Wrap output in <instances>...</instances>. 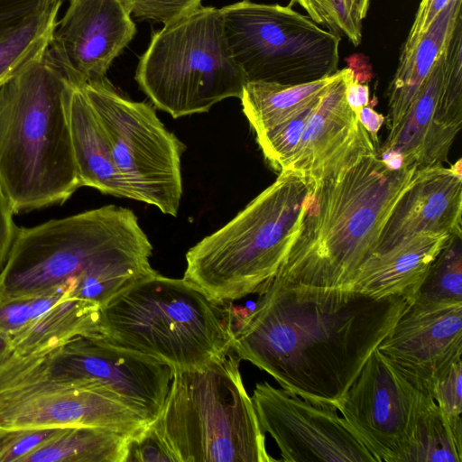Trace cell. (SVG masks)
<instances>
[{
	"label": "cell",
	"mask_w": 462,
	"mask_h": 462,
	"mask_svg": "<svg viewBox=\"0 0 462 462\" xmlns=\"http://www.w3.org/2000/svg\"><path fill=\"white\" fill-rule=\"evenodd\" d=\"M152 245L129 208L106 205L32 227H18L0 270V296L39 294L69 280L71 297L101 309L158 273Z\"/></svg>",
	"instance_id": "7a4b0ae2"
},
{
	"label": "cell",
	"mask_w": 462,
	"mask_h": 462,
	"mask_svg": "<svg viewBox=\"0 0 462 462\" xmlns=\"http://www.w3.org/2000/svg\"><path fill=\"white\" fill-rule=\"evenodd\" d=\"M73 280L44 292L21 297L0 296V335L9 339L19 333L55 304L70 298Z\"/></svg>",
	"instance_id": "f1b7e54d"
},
{
	"label": "cell",
	"mask_w": 462,
	"mask_h": 462,
	"mask_svg": "<svg viewBox=\"0 0 462 462\" xmlns=\"http://www.w3.org/2000/svg\"><path fill=\"white\" fill-rule=\"evenodd\" d=\"M174 461L175 457L151 423L139 435L130 438L125 462Z\"/></svg>",
	"instance_id": "d6a6232c"
},
{
	"label": "cell",
	"mask_w": 462,
	"mask_h": 462,
	"mask_svg": "<svg viewBox=\"0 0 462 462\" xmlns=\"http://www.w3.org/2000/svg\"><path fill=\"white\" fill-rule=\"evenodd\" d=\"M258 295L231 348L289 393L336 405L411 303L274 277Z\"/></svg>",
	"instance_id": "6da1fadb"
},
{
	"label": "cell",
	"mask_w": 462,
	"mask_h": 462,
	"mask_svg": "<svg viewBox=\"0 0 462 462\" xmlns=\"http://www.w3.org/2000/svg\"><path fill=\"white\" fill-rule=\"evenodd\" d=\"M15 433L14 431H9L0 429V453L5 448V446L11 441L12 438Z\"/></svg>",
	"instance_id": "7bdbcfd3"
},
{
	"label": "cell",
	"mask_w": 462,
	"mask_h": 462,
	"mask_svg": "<svg viewBox=\"0 0 462 462\" xmlns=\"http://www.w3.org/2000/svg\"><path fill=\"white\" fill-rule=\"evenodd\" d=\"M67 82L46 51L0 88V189L14 213L62 204L81 187Z\"/></svg>",
	"instance_id": "277c9868"
},
{
	"label": "cell",
	"mask_w": 462,
	"mask_h": 462,
	"mask_svg": "<svg viewBox=\"0 0 462 462\" xmlns=\"http://www.w3.org/2000/svg\"><path fill=\"white\" fill-rule=\"evenodd\" d=\"M413 301L462 302V236H453L431 264Z\"/></svg>",
	"instance_id": "83f0119b"
},
{
	"label": "cell",
	"mask_w": 462,
	"mask_h": 462,
	"mask_svg": "<svg viewBox=\"0 0 462 462\" xmlns=\"http://www.w3.org/2000/svg\"><path fill=\"white\" fill-rule=\"evenodd\" d=\"M320 100L307 106L292 118L256 135L259 147L273 169L280 172L287 167L301 139L306 124Z\"/></svg>",
	"instance_id": "f546056e"
},
{
	"label": "cell",
	"mask_w": 462,
	"mask_h": 462,
	"mask_svg": "<svg viewBox=\"0 0 462 462\" xmlns=\"http://www.w3.org/2000/svg\"><path fill=\"white\" fill-rule=\"evenodd\" d=\"M310 188L299 172L280 171L234 218L187 252L182 279L218 302L258 294L300 231Z\"/></svg>",
	"instance_id": "8992f818"
},
{
	"label": "cell",
	"mask_w": 462,
	"mask_h": 462,
	"mask_svg": "<svg viewBox=\"0 0 462 462\" xmlns=\"http://www.w3.org/2000/svg\"><path fill=\"white\" fill-rule=\"evenodd\" d=\"M432 398L443 414L450 420H461L462 359L455 362L436 383Z\"/></svg>",
	"instance_id": "1f68e13d"
},
{
	"label": "cell",
	"mask_w": 462,
	"mask_h": 462,
	"mask_svg": "<svg viewBox=\"0 0 462 462\" xmlns=\"http://www.w3.org/2000/svg\"><path fill=\"white\" fill-rule=\"evenodd\" d=\"M462 0H451L414 49L399 63L388 88L387 125L394 129L406 116L426 78L462 22Z\"/></svg>",
	"instance_id": "7402d4cb"
},
{
	"label": "cell",
	"mask_w": 462,
	"mask_h": 462,
	"mask_svg": "<svg viewBox=\"0 0 462 462\" xmlns=\"http://www.w3.org/2000/svg\"><path fill=\"white\" fill-rule=\"evenodd\" d=\"M82 87L105 130L128 199L177 217L185 145L166 129L153 106L121 95L106 77Z\"/></svg>",
	"instance_id": "8fae6325"
},
{
	"label": "cell",
	"mask_w": 462,
	"mask_h": 462,
	"mask_svg": "<svg viewBox=\"0 0 462 462\" xmlns=\"http://www.w3.org/2000/svg\"><path fill=\"white\" fill-rule=\"evenodd\" d=\"M416 165L390 170L379 154L317 181L300 231L274 278L319 288H346L376 249L393 208L411 186Z\"/></svg>",
	"instance_id": "3957f363"
},
{
	"label": "cell",
	"mask_w": 462,
	"mask_h": 462,
	"mask_svg": "<svg viewBox=\"0 0 462 462\" xmlns=\"http://www.w3.org/2000/svg\"><path fill=\"white\" fill-rule=\"evenodd\" d=\"M63 3H54L0 32V88L46 53Z\"/></svg>",
	"instance_id": "484cf974"
},
{
	"label": "cell",
	"mask_w": 462,
	"mask_h": 462,
	"mask_svg": "<svg viewBox=\"0 0 462 462\" xmlns=\"http://www.w3.org/2000/svg\"><path fill=\"white\" fill-rule=\"evenodd\" d=\"M101 307L85 300L67 298L8 339L13 351L38 354L74 337L99 334Z\"/></svg>",
	"instance_id": "cb8c5ba5"
},
{
	"label": "cell",
	"mask_w": 462,
	"mask_h": 462,
	"mask_svg": "<svg viewBox=\"0 0 462 462\" xmlns=\"http://www.w3.org/2000/svg\"><path fill=\"white\" fill-rule=\"evenodd\" d=\"M298 3L318 24L326 26L329 31L339 34V23L337 13L329 0H291Z\"/></svg>",
	"instance_id": "74e56055"
},
{
	"label": "cell",
	"mask_w": 462,
	"mask_h": 462,
	"mask_svg": "<svg viewBox=\"0 0 462 462\" xmlns=\"http://www.w3.org/2000/svg\"><path fill=\"white\" fill-rule=\"evenodd\" d=\"M82 83L68 78L66 87L69 128L81 187L128 199L115 168L106 134Z\"/></svg>",
	"instance_id": "44dd1931"
},
{
	"label": "cell",
	"mask_w": 462,
	"mask_h": 462,
	"mask_svg": "<svg viewBox=\"0 0 462 462\" xmlns=\"http://www.w3.org/2000/svg\"><path fill=\"white\" fill-rule=\"evenodd\" d=\"M59 1L66 0H0V32Z\"/></svg>",
	"instance_id": "d590c367"
},
{
	"label": "cell",
	"mask_w": 462,
	"mask_h": 462,
	"mask_svg": "<svg viewBox=\"0 0 462 462\" xmlns=\"http://www.w3.org/2000/svg\"><path fill=\"white\" fill-rule=\"evenodd\" d=\"M241 359L230 348L202 369L172 371L162 408L151 422L175 462H272Z\"/></svg>",
	"instance_id": "52a82bcc"
},
{
	"label": "cell",
	"mask_w": 462,
	"mask_h": 462,
	"mask_svg": "<svg viewBox=\"0 0 462 462\" xmlns=\"http://www.w3.org/2000/svg\"><path fill=\"white\" fill-rule=\"evenodd\" d=\"M131 15L164 25L179 20L201 6L202 0H122Z\"/></svg>",
	"instance_id": "4dcf8cb0"
},
{
	"label": "cell",
	"mask_w": 462,
	"mask_h": 462,
	"mask_svg": "<svg viewBox=\"0 0 462 462\" xmlns=\"http://www.w3.org/2000/svg\"><path fill=\"white\" fill-rule=\"evenodd\" d=\"M451 0H421L413 23L403 43L400 58H405Z\"/></svg>",
	"instance_id": "e575fe53"
},
{
	"label": "cell",
	"mask_w": 462,
	"mask_h": 462,
	"mask_svg": "<svg viewBox=\"0 0 462 462\" xmlns=\"http://www.w3.org/2000/svg\"><path fill=\"white\" fill-rule=\"evenodd\" d=\"M339 73L338 69L331 76L298 85L246 82L240 100L244 114L255 134L292 118L307 106L320 100Z\"/></svg>",
	"instance_id": "603a6c76"
},
{
	"label": "cell",
	"mask_w": 462,
	"mask_h": 462,
	"mask_svg": "<svg viewBox=\"0 0 462 462\" xmlns=\"http://www.w3.org/2000/svg\"><path fill=\"white\" fill-rule=\"evenodd\" d=\"M356 17L362 21L367 14L370 0H348Z\"/></svg>",
	"instance_id": "b9f144b4"
},
{
	"label": "cell",
	"mask_w": 462,
	"mask_h": 462,
	"mask_svg": "<svg viewBox=\"0 0 462 462\" xmlns=\"http://www.w3.org/2000/svg\"><path fill=\"white\" fill-rule=\"evenodd\" d=\"M461 159L418 168L411 186L390 214L374 253H380L420 233L462 236Z\"/></svg>",
	"instance_id": "d6986e66"
},
{
	"label": "cell",
	"mask_w": 462,
	"mask_h": 462,
	"mask_svg": "<svg viewBox=\"0 0 462 462\" xmlns=\"http://www.w3.org/2000/svg\"><path fill=\"white\" fill-rule=\"evenodd\" d=\"M41 354L64 374L105 391L151 422L161 412L172 376L170 366L100 334L79 336Z\"/></svg>",
	"instance_id": "9a60e30c"
},
{
	"label": "cell",
	"mask_w": 462,
	"mask_h": 462,
	"mask_svg": "<svg viewBox=\"0 0 462 462\" xmlns=\"http://www.w3.org/2000/svg\"><path fill=\"white\" fill-rule=\"evenodd\" d=\"M346 101L350 107L359 116L361 109L369 106V88L357 80L351 79L346 87Z\"/></svg>",
	"instance_id": "ab89813d"
},
{
	"label": "cell",
	"mask_w": 462,
	"mask_h": 462,
	"mask_svg": "<svg viewBox=\"0 0 462 462\" xmlns=\"http://www.w3.org/2000/svg\"><path fill=\"white\" fill-rule=\"evenodd\" d=\"M47 53L71 80L106 77L133 40L135 23L122 0H67Z\"/></svg>",
	"instance_id": "e0dca14e"
},
{
	"label": "cell",
	"mask_w": 462,
	"mask_h": 462,
	"mask_svg": "<svg viewBox=\"0 0 462 462\" xmlns=\"http://www.w3.org/2000/svg\"><path fill=\"white\" fill-rule=\"evenodd\" d=\"M219 11L230 52L246 82L298 85L338 70L339 34L291 5L243 0Z\"/></svg>",
	"instance_id": "9c48e42d"
},
{
	"label": "cell",
	"mask_w": 462,
	"mask_h": 462,
	"mask_svg": "<svg viewBox=\"0 0 462 462\" xmlns=\"http://www.w3.org/2000/svg\"><path fill=\"white\" fill-rule=\"evenodd\" d=\"M453 237L420 233L370 255L346 288L374 298L402 297L413 301L431 264Z\"/></svg>",
	"instance_id": "ffe728a7"
},
{
	"label": "cell",
	"mask_w": 462,
	"mask_h": 462,
	"mask_svg": "<svg viewBox=\"0 0 462 462\" xmlns=\"http://www.w3.org/2000/svg\"><path fill=\"white\" fill-rule=\"evenodd\" d=\"M359 120L372 139L379 143L377 134L385 120L384 116L374 110L373 106H366L361 109Z\"/></svg>",
	"instance_id": "60d3db41"
},
{
	"label": "cell",
	"mask_w": 462,
	"mask_h": 462,
	"mask_svg": "<svg viewBox=\"0 0 462 462\" xmlns=\"http://www.w3.org/2000/svg\"><path fill=\"white\" fill-rule=\"evenodd\" d=\"M64 428L15 430L11 441L0 453V462H20L26 455L52 439Z\"/></svg>",
	"instance_id": "836d02e7"
},
{
	"label": "cell",
	"mask_w": 462,
	"mask_h": 462,
	"mask_svg": "<svg viewBox=\"0 0 462 462\" xmlns=\"http://www.w3.org/2000/svg\"><path fill=\"white\" fill-rule=\"evenodd\" d=\"M462 419L447 418L432 400L416 425L407 462H461Z\"/></svg>",
	"instance_id": "4316f807"
},
{
	"label": "cell",
	"mask_w": 462,
	"mask_h": 462,
	"mask_svg": "<svg viewBox=\"0 0 462 462\" xmlns=\"http://www.w3.org/2000/svg\"><path fill=\"white\" fill-rule=\"evenodd\" d=\"M333 5L339 23V30L355 46L362 40V21L355 14L348 0H329Z\"/></svg>",
	"instance_id": "f35d334b"
},
{
	"label": "cell",
	"mask_w": 462,
	"mask_h": 462,
	"mask_svg": "<svg viewBox=\"0 0 462 462\" xmlns=\"http://www.w3.org/2000/svg\"><path fill=\"white\" fill-rule=\"evenodd\" d=\"M353 79L352 69H340L338 78L310 116L284 170L295 171L309 181H317L379 152V143L372 139L346 101V87Z\"/></svg>",
	"instance_id": "ac0fdd59"
},
{
	"label": "cell",
	"mask_w": 462,
	"mask_h": 462,
	"mask_svg": "<svg viewBox=\"0 0 462 462\" xmlns=\"http://www.w3.org/2000/svg\"><path fill=\"white\" fill-rule=\"evenodd\" d=\"M259 426L280 449V461L376 462L331 402L291 394L267 382L251 397Z\"/></svg>",
	"instance_id": "4fadbf2b"
},
{
	"label": "cell",
	"mask_w": 462,
	"mask_h": 462,
	"mask_svg": "<svg viewBox=\"0 0 462 462\" xmlns=\"http://www.w3.org/2000/svg\"><path fill=\"white\" fill-rule=\"evenodd\" d=\"M462 23L380 152L399 154L406 167L442 164L462 125Z\"/></svg>",
	"instance_id": "5bb4252c"
},
{
	"label": "cell",
	"mask_w": 462,
	"mask_h": 462,
	"mask_svg": "<svg viewBox=\"0 0 462 462\" xmlns=\"http://www.w3.org/2000/svg\"><path fill=\"white\" fill-rule=\"evenodd\" d=\"M407 381L432 397L462 355V302L412 301L377 346Z\"/></svg>",
	"instance_id": "2e32d148"
},
{
	"label": "cell",
	"mask_w": 462,
	"mask_h": 462,
	"mask_svg": "<svg viewBox=\"0 0 462 462\" xmlns=\"http://www.w3.org/2000/svg\"><path fill=\"white\" fill-rule=\"evenodd\" d=\"M231 302L209 299L184 279L159 273L101 309L99 334L172 371L202 369L231 348Z\"/></svg>",
	"instance_id": "5b68a950"
},
{
	"label": "cell",
	"mask_w": 462,
	"mask_h": 462,
	"mask_svg": "<svg viewBox=\"0 0 462 462\" xmlns=\"http://www.w3.org/2000/svg\"><path fill=\"white\" fill-rule=\"evenodd\" d=\"M130 438L101 427L64 428L20 462H125Z\"/></svg>",
	"instance_id": "d4e9b609"
},
{
	"label": "cell",
	"mask_w": 462,
	"mask_h": 462,
	"mask_svg": "<svg viewBox=\"0 0 462 462\" xmlns=\"http://www.w3.org/2000/svg\"><path fill=\"white\" fill-rule=\"evenodd\" d=\"M14 214L10 201L0 189V270L7 259L18 230L14 221Z\"/></svg>",
	"instance_id": "8d00e7d4"
},
{
	"label": "cell",
	"mask_w": 462,
	"mask_h": 462,
	"mask_svg": "<svg viewBox=\"0 0 462 462\" xmlns=\"http://www.w3.org/2000/svg\"><path fill=\"white\" fill-rule=\"evenodd\" d=\"M134 79L159 109L179 118L240 98L246 83L230 52L219 9L200 6L152 35Z\"/></svg>",
	"instance_id": "ba28073f"
},
{
	"label": "cell",
	"mask_w": 462,
	"mask_h": 462,
	"mask_svg": "<svg viewBox=\"0 0 462 462\" xmlns=\"http://www.w3.org/2000/svg\"><path fill=\"white\" fill-rule=\"evenodd\" d=\"M432 400L376 348L337 408L376 462H407L417 421Z\"/></svg>",
	"instance_id": "7c38bea8"
},
{
	"label": "cell",
	"mask_w": 462,
	"mask_h": 462,
	"mask_svg": "<svg viewBox=\"0 0 462 462\" xmlns=\"http://www.w3.org/2000/svg\"><path fill=\"white\" fill-rule=\"evenodd\" d=\"M12 350L8 339L0 335V361Z\"/></svg>",
	"instance_id": "ee69618b"
},
{
	"label": "cell",
	"mask_w": 462,
	"mask_h": 462,
	"mask_svg": "<svg viewBox=\"0 0 462 462\" xmlns=\"http://www.w3.org/2000/svg\"><path fill=\"white\" fill-rule=\"evenodd\" d=\"M151 421L105 391L11 350L0 361V429L101 427L134 438Z\"/></svg>",
	"instance_id": "30bf717a"
}]
</instances>
